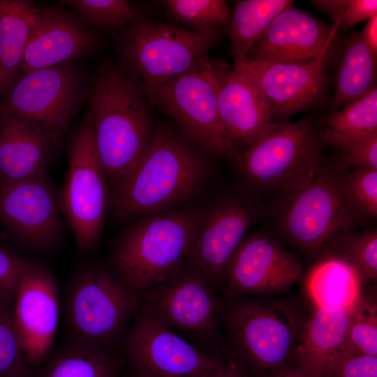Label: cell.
<instances>
[{
  "mask_svg": "<svg viewBox=\"0 0 377 377\" xmlns=\"http://www.w3.org/2000/svg\"><path fill=\"white\" fill-rule=\"evenodd\" d=\"M87 114L112 192L140 163L152 140L151 105L138 77L120 62H103L89 80Z\"/></svg>",
  "mask_w": 377,
  "mask_h": 377,
  "instance_id": "6da1fadb",
  "label": "cell"
},
{
  "mask_svg": "<svg viewBox=\"0 0 377 377\" xmlns=\"http://www.w3.org/2000/svg\"><path fill=\"white\" fill-rule=\"evenodd\" d=\"M309 316L284 296L222 300V346L234 360L261 377H275L295 364Z\"/></svg>",
  "mask_w": 377,
  "mask_h": 377,
  "instance_id": "7a4b0ae2",
  "label": "cell"
},
{
  "mask_svg": "<svg viewBox=\"0 0 377 377\" xmlns=\"http://www.w3.org/2000/svg\"><path fill=\"white\" fill-rule=\"evenodd\" d=\"M205 152L181 133L158 128L138 165L112 192L114 217L124 221L158 213L198 193L210 172Z\"/></svg>",
  "mask_w": 377,
  "mask_h": 377,
  "instance_id": "3957f363",
  "label": "cell"
},
{
  "mask_svg": "<svg viewBox=\"0 0 377 377\" xmlns=\"http://www.w3.org/2000/svg\"><path fill=\"white\" fill-rule=\"evenodd\" d=\"M203 213L187 206L139 217L117 239L112 271L141 295L175 275L185 267Z\"/></svg>",
  "mask_w": 377,
  "mask_h": 377,
  "instance_id": "277c9868",
  "label": "cell"
},
{
  "mask_svg": "<svg viewBox=\"0 0 377 377\" xmlns=\"http://www.w3.org/2000/svg\"><path fill=\"white\" fill-rule=\"evenodd\" d=\"M341 173V168L325 163L309 186L278 195L271 209L279 235L316 259L332 253L364 220Z\"/></svg>",
  "mask_w": 377,
  "mask_h": 377,
  "instance_id": "5b68a950",
  "label": "cell"
},
{
  "mask_svg": "<svg viewBox=\"0 0 377 377\" xmlns=\"http://www.w3.org/2000/svg\"><path fill=\"white\" fill-rule=\"evenodd\" d=\"M230 70L227 64L209 59L182 75L154 84L140 83L150 105L173 119L184 138L237 168L240 152L226 135L218 109L220 86Z\"/></svg>",
  "mask_w": 377,
  "mask_h": 377,
  "instance_id": "8992f818",
  "label": "cell"
},
{
  "mask_svg": "<svg viewBox=\"0 0 377 377\" xmlns=\"http://www.w3.org/2000/svg\"><path fill=\"white\" fill-rule=\"evenodd\" d=\"M323 144L307 121L273 122L240 153L237 168L254 196L295 191L309 186L325 163Z\"/></svg>",
  "mask_w": 377,
  "mask_h": 377,
  "instance_id": "52a82bcc",
  "label": "cell"
},
{
  "mask_svg": "<svg viewBox=\"0 0 377 377\" xmlns=\"http://www.w3.org/2000/svg\"><path fill=\"white\" fill-rule=\"evenodd\" d=\"M142 304V295L113 273L87 266L71 281L65 300L71 343L114 350L122 343Z\"/></svg>",
  "mask_w": 377,
  "mask_h": 377,
  "instance_id": "ba28073f",
  "label": "cell"
},
{
  "mask_svg": "<svg viewBox=\"0 0 377 377\" xmlns=\"http://www.w3.org/2000/svg\"><path fill=\"white\" fill-rule=\"evenodd\" d=\"M220 29L197 31L142 15L113 38L120 63L142 84H154L205 65Z\"/></svg>",
  "mask_w": 377,
  "mask_h": 377,
  "instance_id": "9c48e42d",
  "label": "cell"
},
{
  "mask_svg": "<svg viewBox=\"0 0 377 377\" xmlns=\"http://www.w3.org/2000/svg\"><path fill=\"white\" fill-rule=\"evenodd\" d=\"M89 84L77 61L20 74L0 98V112L35 123L60 145L87 102Z\"/></svg>",
  "mask_w": 377,
  "mask_h": 377,
  "instance_id": "30bf717a",
  "label": "cell"
},
{
  "mask_svg": "<svg viewBox=\"0 0 377 377\" xmlns=\"http://www.w3.org/2000/svg\"><path fill=\"white\" fill-rule=\"evenodd\" d=\"M60 201L77 247L84 253L91 252L100 241L111 209L112 192L87 113L70 142L68 170Z\"/></svg>",
  "mask_w": 377,
  "mask_h": 377,
  "instance_id": "8fae6325",
  "label": "cell"
},
{
  "mask_svg": "<svg viewBox=\"0 0 377 377\" xmlns=\"http://www.w3.org/2000/svg\"><path fill=\"white\" fill-rule=\"evenodd\" d=\"M142 304L199 349L222 346V300L200 274L184 267L142 295Z\"/></svg>",
  "mask_w": 377,
  "mask_h": 377,
  "instance_id": "7c38bea8",
  "label": "cell"
},
{
  "mask_svg": "<svg viewBox=\"0 0 377 377\" xmlns=\"http://www.w3.org/2000/svg\"><path fill=\"white\" fill-rule=\"evenodd\" d=\"M137 377H205L221 362L173 332L142 304L122 342Z\"/></svg>",
  "mask_w": 377,
  "mask_h": 377,
  "instance_id": "4fadbf2b",
  "label": "cell"
},
{
  "mask_svg": "<svg viewBox=\"0 0 377 377\" xmlns=\"http://www.w3.org/2000/svg\"><path fill=\"white\" fill-rule=\"evenodd\" d=\"M265 209L248 191L228 193L204 211L185 267L203 276L218 292L224 270Z\"/></svg>",
  "mask_w": 377,
  "mask_h": 377,
  "instance_id": "5bb4252c",
  "label": "cell"
},
{
  "mask_svg": "<svg viewBox=\"0 0 377 377\" xmlns=\"http://www.w3.org/2000/svg\"><path fill=\"white\" fill-rule=\"evenodd\" d=\"M62 209L47 172L14 183H0V223L24 246L53 249L63 235Z\"/></svg>",
  "mask_w": 377,
  "mask_h": 377,
  "instance_id": "9a60e30c",
  "label": "cell"
},
{
  "mask_svg": "<svg viewBox=\"0 0 377 377\" xmlns=\"http://www.w3.org/2000/svg\"><path fill=\"white\" fill-rule=\"evenodd\" d=\"M302 273L297 256L262 233L249 234L229 260L223 275L226 298L281 295Z\"/></svg>",
  "mask_w": 377,
  "mask_h": 377,
  "instance_id": "2e32d148",
  "label": "cell"
},
{
  "mask_svg": "<svg viewBox=\"0 0 377 377\" xmlns=\"http://www.w3.org/2000/svg\"><path fill=\"white\" fill-rule=\"evenodd\" d=\"M59 288L50 269L28 260L20 276L14 316L24 354L36 371L52 354L59 318Z\"/></svg>",
  "mask_w": 377,
  "mask_h": 377,
  "instance_id": "e0dca14e",
  "label": "cell"
},
{
  "mask_svg": "<svg viewBox=\"0 0 377 377\" xmlns=\"http://www.w3.org/2000/svg\"><path fill=\"white\" fill-rule=\"evenodd\" d=\"M325 55L304 64L253 61H235L233 68L250 77L269 103L273 117H288L313 103L327 82Z\"/></svg>",
  "mask_w": 377,
  "mask_h": 377,
  "instance_id": "ac0fdd59",
  "label": "cell"
},
{
  "mask_svg": "<svg viewBox=\"0 0 377 377\" xmlns=\"http://www.w3.org/2000/svg\"><path fill=\"white\" fill-rule=\"evenodd\" d=\"M102 43L98 32L71 9L47 7L27 45L19 75L91 56Z\"/></svg>",
  "mask_w": 377,
  "mask_h": 377,
  "instance_id": "d6986e66",
  "label": "cell"
},
{
  "mask_svg": "<svg viewBox=\"0 0 377 377\" xmlns=\"http://www.w3.org/2000/svg\"><path fill=\"white\" fill-rule=\"evenodd\" d=\"M330 27L296 8L286 9L272 20L246 58L253 61L304 64L327 54L339 29Z\"/></svg>",
  "mask_w": 377,
  "mask_h": 377,
  "instance_id": "ffe728a7",
  "label": "cell"
},
{
  "mask_svg": "<svg viewBox=\"0 0 377 377\" xmlns=\"http://www.w3.org/2000/svg\"><path fill=\"white\" fill-rule=\"evenodd\" d=\"M59 145L35 123L0 112V183H14L47 172Z\"/></svg>",
  "mask_w": 377,
  "mask_h": 377,
  "instance_id": "44dd1931",
  "label": "cell"
},
{
  "mask_svg": "<svg viewBox=\"0 0 377 377\" xmlns=\"http://www.w3.org/2000/svg\"><path fill=\"white\" fill-rule=\"evenodd\" d=\"M218 109L223 128L237 149L248 148L274 122L272 108L257 84L233 68L221 84Z\"/></svg>",
  "mask_w": 377,
  "mask_h": 377,
  "instance_id": "7402d4cb",
  "label": "cell"
},
{
  "mask_svg": "<svg viewBox=\"0 0 377 377\" xmlns=\"http://www.w3.org/2000/svg\"><path fill=\"white\" fill-rule=\"evenodd\" d=\"M356 305L314 308L304 326L295 364L312 377H327L337 361L345 355L346 339Z\"/></svg>",
  "mask_w": 377,
  "mask_h": 377,
  "instance_id": "603a6c76",
  "label": "cell"
},
{
  "mask_svg": "<svg viewBox=\"0 0 377 377\" xmlns=\"http://www.w3.org/2000/svg\"><path fill=\"white\" fill-rule=\"evenodd\" d=\"M46 8L30 0H0V98L18 76L27 45Z\"/></svg>",
  "mask_w": 377,
  "mask_h": 377,
  "instance_id": "cb8c5ba5",
  "label": "cell"
},
{
  "mask_svg": "<svg viewBox=\"0 0 377 377\" xmlns=\"http://www.w3.org/2000/svg\"><path fill=\"white\" fill-rule=\"evenodd\" d=\"M363 280L345 258L330 253L317 258L306 279V290L314 308H349L363 297Z\"/></svg>",
  "mask_w": 377,
  "mask_h": 377,
  "instance_id": "d4e9b609",
  "label": "cell"
},
{
  "mask_svg": "<svg viewBox=\"0 0 377 377\" xmlns=\"http://www.w3.org/2000/svg\"><path fill=\"white\" fill-rule=\"evenodd\" d=\"M115 350L71 343L52 353L34 377H119Z\"/></svg>",
  "mask_w": 377,
  "mask_h": 377,
  "instance_id": "484cf974",
  "label": "cell"
},
{
  "mask_svg": "<svg viewBox=\"0 0 377 377\" xmlns=\"http://www.w3.org/2000/svg\"><path fill=\"white\" fill-rule=\"evenodd\" d=\"M293 4L291 0L238 1L227 29L235 61L246 58L275 17Z\"/></svg>",
  "mask_w": 377,
  "mask_h": 377,
  "instance_id": "4316f807",
  "label": "cell"
},
{
  "mask_svg": "<svg viewBox=\"0 0 377 377\" xmlns=\"http://www.w3.org/2000/svg\"><path fill=\"white\" fill-rule=\"evenodd\" d=\"M376 58L365 43L361 32L349 40L340 65L333 105H347L376 87Z\"/></svg>",
  "mask_w": 377,
  "mask_h": 377,
  "instance_id": "83f0119b",
  "label": "cell"
},
{
  "mask_svg": "<svg viewBox=\"0 0 377 377\" xmlns=\"http://www.w3.org/2000/svg\"><path fill=\"white\" fill-rule=\"evenodd\" d=\"M321 134L323 143L337 147L342 142L377 133V88L327 118Z\"/></svg>",
  "mask_w": 377,
  "mask_h": 377,
  "instance_id": "f1b7e54d",
  "label": "cell"
},
{
  "mask_svg": "<svg viewBox=\"0 0 377 377\" xmlns=\"http://www.w3.org/2000/svg\"><path fill=\"white\" fill-rule=\"evenodd\" d=\"M59 4L71 9L93 30L112 37L142 16L125 0H62Z\"/></svg>",
  "mask_w": 377,
  "mask_h": 377,
  "instance_id": "f546056e",
  "label": "cell"
},
{
  "mask_svg": "<svg viewBox=\"0 0 377 377\" xmlns=\"http://www.w3.org/2000/svg\"><path fill=\"white\" fill-rule=\"evenodd\" d=\"M160 3L171 20L197 31L228 29L232 15L223 0H164Z\"/></svg>",
  "mask_w": 377,
  "mask_h": 377,
  "instance_id": "4dcf8cb0",
  "label": "cell"
},
{
  "mask_svg": "<svg viewBox=\"0 0 377 377\" xmlns=\"http://www.w3.org/2000/svg\"><path fill=\"white\" fill-rule=\"evenodd\" d=\"M15 293L0 295V377H34L14 316Z\"/></svg>",
  "mask_w": 377,
  "mask_h": 377,
  "instance_id": "1f68e13d",
  "label": "cell"
},
{
  "mask_svg": "<svg viewBox=\"0 0 377 377\" xmlns=\"http://www.w3.org/2000/svg\"><path fill=\"white\" fill-rule=\"evenodd\" d=\"M344 353L345 355L377 356V306L374 301L364 296L353 311Z\"/></svg>",
  "mask_w": 377,
  "mask_h": 377,
  "instance_id": "d6a6232c",
  "label": "cell"
},
{
  "mask_svg": "<svg viewBox=\"0 0 377 377\" xmlns=\"http://www.w3.org/2000/svg\"><path fill=\"white\" fill-rule=\"evenodd\" d=\"M332 253H338L348 260L357 269L363 281L376 280V228L348 234Z\"/></svg>",
  "mask_w": 377,
  "mask_h": 377,
  "instance_id": "836d02e7",
  "label": "cell"
},
{
  "mask_svg": "<svg viewBox=\"0 0 377 377\" xmlns=\"http://www.w3.org/2000/svg\"><path fill=\"white\" fill-rule=\"evenodd\" d=\"M346 192L358 211L365 217H377V170L354 169L341 173Z\"/></svg>",
  "mask_w": 377,
  "mask_h": 377,
  "instance_id": "e575fe53",
  "label": "cell"
},
{
  "mask_svg": "<svg viewBox=\"0 0 377 377\" xmlns=\"http://www.w3.org/2000/svg\"><path fill=\"white\" fill-rule=\"evenodd\" d=\"M337 147L342 151L346 168L377 170V133L340 143Z\"/></svg>",
  "mask_w": 377,
  "mask_h": 377,
  "instance_id": "d590c367",
  "label": "cell"
},
{
  "mask_svg": "<svg viewBox=\"0 0 377 377\" xmlns=\"http://www.w3.org/2000/svg\"><path fill=\"white\" fill-rule=\"evenodd\" d=\"M28 260L0 242V295L16 293L20 274Z\"/></svg>",
  "mask_w": 377,
  "mask_h": 377,
  "instance_id": "8d00e7d4",
  "label": "cell"
},
{
  "mask_svg": "<svg viewBox=\"0 0 377 377\" xmlns=\"http://www.w3.org/2000/svg\"><path fill=\"white\" fill-rule=\"evenodd\" d=\"M327 377H377V356L343 355L332 367Z\"/></svg>",
  "mask_w": 377,
  "mask_h": 377,
  "instance_id": "74e56055",
  "label": "cell"
},
{
  "mask_svg": "<svg viewBox=\"0 0 377 377\" xmlns=\"http://www.w3.org/2000/svg\"><path fill=\"white\" fill-rule=\"evenodd\" d=\"M377 15L376 0H348L339 27L349 29Z\"/></svg>",
  "mask_w": 377,
  "mask_h": 377,
  "instance_id": "f35d334b",
  "label": "cell"
},
{
  "mask_svg": "<svg viewBox=\"0 0 377 377\" xmlns=\"http://www.w3.org/2000/svg\"><path fill=\"white\" fill-rule=\"evenodd\" d=\"M311 3L318 9L328 14L339 27L348 0H313Z\"/></svg>",
  "mask_w": 377,
  "mask_h": 377,
  "instance_id": "ab89813d",
  "label": "cell"
},
{
  "mask_svg": "<svg viewBox=\"0 0 377 377\" xmlns=\"http://www.w3.org/2000/svg\"><path fill=\"white\" fill-rule=\"evenodd\" d=\"M361 34L371 52L377 56V15L368 20Z\"/></svg>",
  "mask_w": 377,
  "mask_h": 377,
  "instance_id": "60d3db41",
  "label": "cell"
},
{
  "mask_svg": "<svg viewBox=\"0 0 377 377\" xmlns=\"http://www.w3.org/2000/svg\"><path fill=\"white\" fill-rule=\"evenodd\" d=\"M205 377H246L235 366L225 367L222 364Z\"/></svg>",
  "mask_w": 377,
  "mask_h": 377,
  "instance_id": "b9f144b4",
  "label": "cell"
},
{
  "mask_svg": "<svg viewBox=\"0 0 377 377\" xmlns=\"http://www.w3.org/2000/svg\"><path fill=\"white\" fill-rule=\"evenodd\" d=\"M275 377H312L302 370L295 364L290 366Z\"/></svg>",
  "mask_w": 377,
  "mask_h": 377,
  "instance_id": "7bdbcfd3",
  "label": "cell"
},
{
  "mask_svg": "<svg viewBox=\"0 0 377 377\" xmlns=\"http://www.w3.org/2000/svg\"><path fill=\"white\" fill-rule=\"evenodd\" d=\"M126 377H137L134 375H133L132 374H131L129 376H126Z\"/></svg>",
  "mask_w": 377,
  "mask_h": 377,
  "instance_id": "ee69618b",
  "label": "cell"
}]
</instances>
